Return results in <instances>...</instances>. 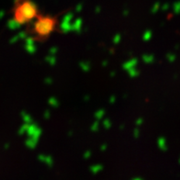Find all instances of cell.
Returning <instances> with one entry per match:
<instances>
[{
  "mask_svg": "<svg viewBox=\"0 0 180 180\" xmlns=\"http://www.w3.org/2000/svg\"><path fill=\"white\" fill-rule=\"evenodd\" d=\"M40 14L37 4L33 0H14L12 19L15 25H31Z\"/></svg>",
  "mask_w": 180,
  "mask_h": 180,
  "instance_id": "6da1fadb",
  "label": "cell"
},
{
  "mask_svg": "<svg viewBox=\"0 0 180 180\" xmlns=\"http://www.w3.org/2000/svg\"><path fill=\"white\" fill-rule=\"evenodd\" d=\"M58 26L57 17L52 15L40 14L39 17L31 24V31L33 38L37 41L48 40L56 31Z\"/></svg>",
  "mask_w": 180,
  "mask_h": 180,
  "instance_id": "7a4b0ae2",
  "label": "cell"
}]
</instances>
